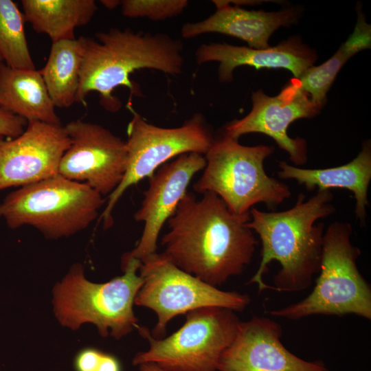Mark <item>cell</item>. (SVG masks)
Wrapping results in <instances>:
<instances>
[{
  "instance_id": "18",
  "label": "cell",
  "mask_w": 371,
  "mask_h": 371,
  "mask_svg": "<svg viewBox=\"0 0 371 371\" xmlns=\"http://www.w3.org/2000/svg\"><path fill=\"white\" fill-rule=\"evenodd\" d=\"M278 175L282 179H293L311 191L344 188L352 192L356 200L355 214L361 225L365 223L368 190L371 181V147L366 142L361 150L351 161L344 165L324 169H304L279 162Z\"/></svg>"
},
{
  "instance_id": "23",
  "label": "cell",
  "mask_w": 371,
  "mask_h": 371,
  "mask_svg": "<svg viewBox=\"0 0 371 371\" xmlns=\"http://www.w3.org/2000/svg\"><path fill=\"white\" fill-rule=\"evenodd\" d=\"M23 14L11 0H0V55L15 69H34L25 34Z\"/></svg>"
},
{
  "instance_id": "13",
  "label": "cell",
  "mask_w": 371,
  "mask_h": 371,
  "mask_svg": "<svg viewBox=\"0 0 371 371\" xmlns=\"http://www.w3.org/2000/svg\"><path fill=\"white\" fill-rule=\"evenodd\" d=\"M69 144L64 126L41 122H28L15 138L0 136V190L58 175Z\"/></svg>"
},
{
  "instance_id": "7",
  "label": "cell",
  "mask_w": 371,
  "mask_h": 371,
  "mask_svg": "<svg viewBox=\"0 0 371 371\" xmlns=\"http://www.w3.org/2000/svg\"><path fill=\"white\" fill-rule=\"evenodd\" d=\"M104 203L88 185L58 174L8 194L0 203V218L11 229L30 225L57 239L87 228Z\"/></svg>"
},
{
  "instance_id": "21",
  "label": "cell",
  "mask_w": 371,
  "mask_h": 371,
  "mask_svg": "<svg viewBox=\"0 0 371 371\" xmlns=\"http://www.w3.org/2000/svg\"><path fill=\"white\" fill-rule=\"evenodd\" d=\"M82 36L52 43L45 65L39 70L55 107L76 102L83 60Z\"/></svg>"
},
{
  "instance_id": "8",
  "label": "cell",
  "mask_w": 371,
  "mask_h": 371,
  "mask_svg": "<svg viewBox=\"0 0 371 371\" xmlns=\"http://www.w3.org/2000/svg\"><path fill=\"white\" fill-rule=\"evenodd\" d=\"M234 312L218 306L189 311L178 330L160 339L138 326L150 347L138 352L133 364L153 363L165 371H218L221 357L234 341L240 322Z\"/></svg>"
},
{
  "instance_id": "5",
  "label": "cell",
  "mask_w": 371,
  "mask_h": 371,
  "mask_svg": "<svg viewBox=\"0 0 371 371\" xmlns=\"http://www.w3.org/2000/svg\"><path fill=\"white\" fill-rule=\"evenodd\" d=\"M349 223L333 222L324 233L319 276L312 292L301 301L271 311L289 319L311 315L354 314L371 319V289L359 272L360 250L350 241Z\"/></svg>"
},
{
  "instance_id": "3",
  "label": "cell",
  "mask_w": 371,
  "mask_h": 371,
  "mask_svg": "<svg viewBox=\"0 0 371 371\" xmlns=\"http://www.w3.org/2000/svg\"><path fill=\"white\" fill-rule=\"evenodd\" d=\"M95 38L82 36L83 60L76 102L85 104L89 93L98 92L102 107L115 113L122 107L113 94L117 87H126L130 99L142 96L130 77L135 71L150 69L172 76L182 71L183 44L168 34L111 28L98 32Z\"/></svg>"
},
{
  "instance_id": "26",
  "label": "cell",
  "mask_w": 371,
  "mask_h": 371,
  "mask_svg": "<svg viewBox=\"0 0 371 371\" xmlns=\"http://www.w3.org/2000/svg\"><path fill=\"white\" fill-rule=\"evenodd\" d=\"M27 124L23 118L0 109V136L15 138L23 133Z\"/></svg>"
},
{
  "instance_id": "10",
  "label": "cell",
  "mask_w": 371,
  "mask_h": 371,
  "mask_svg": "<svg viewBox=\"0 0 371 371\" xmlns=\"http://www.w3.org/2000/svg\"><path fill=\"white\" fill-rule=\"evenodd\" d=\"M127 108L133 117L127 126L126 171L101 214L105 229L113 225V210L129 187L149 177L173 157L190 153L205 155L214 139L201 113H194L181 126L162 128L147 122L131 105Z\"/></svg>"
},
{
  "instance_id": "2",
  "label": "cell",
  "mask_w": 371,
  "mask_h": 371,
  "mask_svg": "<svg viewBox=\"0 0 371 371\" xmlns=\"http://www.w3.org/2000/svg\"><path fill=\"white\" fill-rule=\"evenodd\" d=\"M330 190H318L305 201L300 194L289 210L266 212L252 207L247 225L259 236L261 260L250 283L259 291L293 292L306 289L319 271L324 224L315 223L334 213Z\"/></svg>"
},
{
  "instance_id": "4",
  "label": "cell",
  "mask_w": 371,
  "mask_h": 371,
  "mask_svg": "<svg viewBox=\"0 0 371 371\" xmlns=\"http://www.w3.org/2000/svg\"><path fill=\"white\" fill-rule=\"evenodd\" d=\"M141 261L124 254V274L105 283L86 279L83 267L74 265L54 289V313L60 323L72 330L85 323L96 326L102 337L119 339L137 328L133 306L143 284L137 274Z\"/></svg>"
},
{
  "instance_id": "20",
  "label": "cell",
  "mask_w": 371,
  "mask_h": 371,
  "mask_svg": "<svg viewBox=\"0 0 371 371\" xmlns=\"http://www.w3.org/2000/svg\"><path fill=\"white\" fill-rule=\"evenodd\" d=\"M25 20L52 43L75 39V29L88 24L98 7L94 0H22Z\"/></svg>"
},
{
  "instance_id": "14",
  "label": "cell",
  "mask_w": 371,
  "mask_h": 371,
  "mask_svg": "<svg viewBox=\"0 0 371 371\" xmlns=\"http://www.w3.org/2000/svg\"><path fill=\"white\" fill-rule=\"evenodd\" d=\"M205 165L203 155L186 153L165 163L148 177V188L134 214L135 221L144 222V230L136 247L126 253L128 256L142 260L156 253L164 224L175 213L192 177Z\"/></svg>"
},
{
  "instance_id": "29",
  "label": "cell",
  "mask_w": 371,
  "mask_h": 371,
  "mask_svg": "<svg viewBox=\"0 0 371 371\" xmlns=\"http://www.w3.org/2000/svg\"><path fill=\"white\" fill-rule=\"evenodd\" d=\"M3 62V58L1 57V56L0 55V63Z\"/></svg>"
},
{
  "instance_id": "27",
  "label": "cell",
  "mask_w": 371,
  "mask_h": 371,
  "mask_svg": "<svg viewBox=\"0 0 371 371\" xmlns=\"http://www.w3.org/2000/svg\"><path fill=\"white\" fill-rule=\"evenodd\" d=\"M140 371H165L155 363H146L139 365Z\"/></svg>"
},
{
  "instance_id": "24",
  "label": "cell",
  "mask_w": 371,
  "mask_h": 371,
  "mask_svg": "<svg viewBox=\"0 0 371 371\" xmlns=\"http://www.w3.org/2000/svg\"><path fill=\"white\" fill-rule=\"evenodd\" d=\"M121 10L129 18L163 21L181 14L188 7L187 0H122Z\"/></svg>"
},
{
  "instance_id": "11",
  "label": "cell",
  "mask_w": 371,
  "mask_h": 371,
  "mask_svg": "<svg viewBox=\"0 0 371 371\" xmlns=\"http://www.w3.org/2000/svg\"><path fill=\"white\" fill-rule=\"evenodd\" d=\"M65 126L70 144L58 174L109 196L121 183L126 167V141L95 123L76 120Z\"/></svg>"
},
{
  "instance_id": "28",
  "label": "cell",
  "mask_w": 371,
  "mask_h": 371,
  "mask_svg": "<svg viewBox=\"0 0 371 371\" xmlns=\"http://www.w3.org/2000/svg\"><path fill=\"white\" fill-rule=\"evenodd\" d=\"M100 3L107 9L113 10L120 5L121 1L119 0H102Z\"/></svg>"
},
{
  "instance_id": "1",
  "label": "cell",
  "mask_w": 371,
  "mask_h": 371,
  "mask_svg": "<svg viewBox=\"0 0 371 371\" xmlns=\"http://www.w3.org/2000/svg\"><path fill=\"white\" fill-rule=\"evenodd\" d=\"M186 192L167 221L163 254L177 267L216 287L249 264L257 240L247 225L250 212H231L212 192Z\"/></svg>"
},
{
  "instance_id": "17",
  "label": "cell",
  "mask_w": 371,
  "mask_h": 371,
  "mask_svg": "<svg viewBox=\"0 0 371 371\" xmlns=\"http://www.w3.org/2000/svg\"><path fill=\"white\" fill-rule=\"evenodd\" d=\"M216 12L207 19L186 23L181 27L182 37L191 38L206 33H219L240 38L249 47H269V39L278 27L295 23L299 12L295 8L278 12L247 10L239 5H231L227 1L214 0Z\"/></svg>"
},
{
  "instance_id": "25",
  "label": "cell",
  "mask_w": 371,
  "mask_h": 371,
  "mask_svg": "<svg viewBox=\"0 0 371 371\" xmlns=\"http://www.w3.org/2000/svg\"><path fill=\"white\" fill-rule=\"evenodd\" d=\"M106 352L97 348L87 347L80 350L75 356V371H100Z\"/></svg>"
},
{
  "instance_id": "9",
  "label": "cell",
  "mask_w": 371,
  "mask_h": 371,
  "mask_svg": "<svg viewBox=\"0 0 371 371\" xmlns=\"http://www.w3.org/2000/svg\"><path fill=\"white\" fill-rule=\"evenodd\" d=\"M140 261L138 271L144 282L134 304L156 313L157 322L150 333L156 339L165 336L168 323L177 315L209 306L241 311L250 302L247 294L221 291L185 272L163 253L156 252Z\"/></svg>"
},
{
  "instance_id": "22",
  "label": "cell",
  "mask_w": 371,
  "mask_h": 371,
  "mask_svg": "<svg viewBox=\"0 0 371 371\" xmlns=\"http://www.w3.org/2000/svg\"><path fill=\"white\" fill-rule=\"evenodd\" d=\"M371 27L359 12L352 34L325 63L306 69L297 78L302 89L316 102L324 104L326 95L344 65L355 54L370 47Z\"/></svg>"
},
{
  "instance_id": "16",
  "label": "cell",
  "mask_w": 371,
  "mask_h": 371,
  "mask_svg": "<svg viewBox=\"0 0 371 371\" xmlns=\"http://www.w3.org/2000/svg\"><path fill=\"white\" fill-rule=\"evenodd\" d=\"M196 62L202 65L207 62L219 63L218 80L229 82L233 80L234 70L247 65L257 69H284L290 71L294 78H298L317 59L316 52L302 43L295 36L278 45L266 49H254L227 43L202 44L195 52Z\"/></svg>"
},
{
  "instance_id": "19",
  "label": "cell",
  "mask_w": 371,
  "mask_h": 371,
  "mask_svg": "<svg viewBox=\"0 0 371 371\" xmlns=\"http://www.w3.org/2000/svg\"><path fill=\"white\" fill-rule=\"evenodd\" d=\"M0 109L27 121L61 124L39 70L0 63Z\"/></svg>"
},
{
  "instance_id": "12",
  "label": "cell",
  "mask_w": 371,
  "mask_h": 371,
  "mask_svg": "<svg viewBox=\"0 0 371 371\" xmlns=\"http://www.w3.org/2000/svg\"><path fill=\"white\" fill-rule=\"evenodd\" d=\"M251 100V111L243 118L227 124L224 134L238 139L247 133H263L287 152L293 164H304L307 161L306 142L300 137H290L287 129L295 120L316 116L324 104L315 102L296 78L291 80L276 96L258 90L252 93Z\"/></svg>"
},
{
  "instance_id": "6",
  "label": "cell",
  "mask_w": 371,
  "mask_h": 371,
  "mask_svg": "<svg viewBox=\"0 0 371 371\" xmlns=\"http://www.w3.org/2000/svg\"><path fill=\"white\" fill-rule=\"evenodd\" d=\"M273 150L271 146H243L223 134L214 139L205 154L206 165L193 189L200 194L214 193L238 215L260 203L273 209L291 194L286 184L265 170V159Z\"/></svg>"
},
{
  "instance_id": "15",
  "label": "cell",
  "mask_w": 371,
  "mask_h": 371,
  "mask_svg": "<svg viewBox=\"0 0 371 371\" xmlns=\"http://www.w3.org/2000/svg\"><path fill=\"white\" fill-rule=\"evenodd\" d=\"M280 325L267 317L240 322L237 334L222 354L218 371H330L322 361L293 355L281 341Z\"/></svg>"
}]
</instances>
